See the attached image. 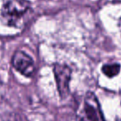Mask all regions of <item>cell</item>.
Instances as JSON below:
<instances>
[{
    "instance_id": "277c9868",
    "label": "cell",
    "mask_w": 121,
    "mask_h": 121,
    "mask_svg": "<svg viewBox=\"0 0 121 121\" xmlns=\"http://www.w3.org/2000/svg\"><path fill=\"white\" fill-rule=\"evenodd\" d=\"M12 64L17 72L26 77L30 78L35 71L34 60L30 56L22 50L16 51L12 59Z\"/></svg>"
},
{
    "instance_id": "7a4b0ae2",
    "label": "cell",
    "mask_w": 121,
    "mask_h": 121,
    "mask_svg": "<svg viewBox=\"0 0 121 121\" xmlns=\"http://www.w3.org/2000/svg\"><path fill=\"white\" fill-rule=\"evenodd\" d=\"M76 121H105L98 100L92 92H87L84 96Z\"/></svg>"
},
{
    "instance_id": "ba28073f",
    "label": "cell",
    "mask_w": 121,
    "mask_h": 121,
    "mask_svg": "<svg viewBox=\"0 0 121 121\" xmlns=\"http://www.w3.org/2000/svg\"><path fill=\"white\" fill-rule=\"evenodd\" d=\"M120 26H121V19H120Z\"/></svg>"
},
{
    "instance_id": "3957f363",
    "label": "cell",
    "mask_w": 121,
    "mask_h": 121,
    "mask_svg": "<svg viewBox=\"0 0 121 121\" xmlns=\"http://www.w3.org/2000/svg\"><path fill=\"white\" fill-rule=\"evenodd\" d=\"M53 70L59 96L61 99H65L70 91L69 82L72 76V70L68 65L60 64H54Z\"/></svg>"
},
{
    "instance_id": "6da1fadb",
    "label": "cell",
    "mask_w": 121,
    "mask_h": 121,
    "mask_svg": "<svg viewBox=\"0 0 121 121\" xmlns=\"http://www.w3.org/2000/svg\"><path fill=\"white\" fill-rule=\"evenodd\" d=\"M30 11L27 0H3L0 6V17L8 26L19 28Z\"/></svg>"
},
{
    "instance_id": "52a82bcc",
    "label": "cell",
    "mask_w": 121,
    "mask_h": 121,
    "mask_svg": "<svg viewBox=\"0 0 121 121\" xmlns=\"http://www.w3.org/2000/svg\"><path fill=\"white\" fill-rule=\"evenodd\" d=\"M2 85V82H1V79H0V86Z\"/></svg>"
},
{
    "instance_id": "8992f818",
    "label": "cell",
    "mask_w": 121,
    "mask_h": 121,
    "mask_svg": "<svg viewBox=\"0 0 121 121\" xmlns=\"http://www.w3.org/2000/svg\"><path fill=\"white\" fill-rule=\"evenodd\" d=\"M12 121H22V120H20L19 116L17 115H14V119L12 120Z\"/></svg>"
},
{
    "instance_id": "5b68a950",
    "label": "cell",
    "mask_w": 121,
    "mask_h": 121,
    "mask_svg": "<svg viewBox=\"0 0 121 121\" xmlns=\"http://www.w3.org/2000/svg\"><path fill=\"white\" fill-rule=\"evenodd\" d=\"M120 71V65L119 64H109L102 67V72L108 78L116 76Z\"/></svg>"
}]
</instances>
